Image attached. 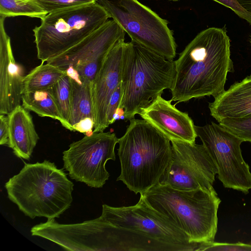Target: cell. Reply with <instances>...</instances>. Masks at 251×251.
Listing matches in <instances>:
<instances>
[{
	"mask_svg": "<svg viewBox=\"0 0 251 251\" xmlns=\"http://www.w3.org/2000/svg\"></svg>",
	"mask_w": 251,
	"mask_h": 251,
	"instance_id": "obj_31",
	"label": "cell"
},
{
	"mask_svg": "<svg viewBox=\"0 0 251 251\" xmlns=\"http://www.w3.org/2000/svg\"><path fill=\"white\" fill-rule=\"evenodd\" d=\"M119 138L122 181L135 194H145L159 183L171 159L170 141L144 120L130 121Z\"/></svg>",
	"mask_w": 251,
	"mask_h": 251,
	"instance_id": "obj_2",
	"label": "cell"
},
{
	"mask_svg": "<svg viewBox=\"0 0 251 251\" xmlns=\"http://www.w3.org/2000/svg\"><path fill=\"white\" fill-rule=\"evenodd\" d=\"M110 18L96 2L49 13L33 29L37 57L42 63L73 47Z\"/></svg>",
	"mask_w": 251,
	"mask_h": 251,
	"instance_id": "obj_6",
	"label": "cell"
},
{
	"mask_svg": "<svg viewBox=\"0 0 251 251\" xmlns=\"http://www.w3.org/2000/svg\"><path fill=\"white\" fill-rule=\"evenodd\" d=\"M198 251H251V245L210 242L201 243Z\"/></svg>",
	"mask_w": 251,
	"mask_h": 251,
	"instance_id": "obj_25",
	"label": "cell"
},
{
	"mask_svg": "<svg viewBox=\"0 0 251 251\" xmlns=\"http://www.w3.org/2000/svg\"><path fill=\"white\" fill-rule=\"evenodd\" d=\"M218 123L243 142H251V116L240 119H225Z\"/></svg>",
	"mask_w": 251,
	"mask_h": 251,
	"instance_id": "obj_23",
	"label": "cell"
},
{
	"mask_svg": "<svg viewBox=\"0 0 251 251\" xmlns=\"http://www.w3.org/2000/svg\"><path fill=\"white\" fill-rule=\"evenodd\" d=\"M48 13L33 0H0V16H26L42 19Z\"/></svg>",
	"mask_w": 251,
	"mask_h": 251,
	"instance_id": "obj_21",
	"label": "cell"
},
{
	"mask_svg": "<svg viewBox=\"0 0 251 251\" xmlns=\"http://www.w3.org/2000/svg\"><path fill=\"white\" fill-rule=\"evenodd\" d=\"M208 107L218 122L251 116V74L220 93Z\"/></svg>",
	"mask_w": 251,
	"mask_h": 251,
	"instance_id": "obj_16",
	"label": "cell"
},
{
	"mask_svg": "<svg viewBox=\"0 0 251 251\" xmlns=\"http://www.w3.org/2000/svg\"><path fill=\"white\" fill-rule=\"evenodd\" d=\"M133 41L173 60L176 44L168 22L137 0H98Z\"/></svg>",
	"mask_w": 251,
	"mask_h": 251,
	"instance_id": "obj_7",
	"label": "cell"
},
{
	"mask_svg": "<svg viewBox=\"0 0 251 251\" xmlns=\"http://www.w3.org/2000/svg\"><path fill=\"white\" fill-rule=\"evenodd\" d=\"M118 141L116 134L110 132L86 135L63 152V168L72 179L92 188H102L110 176L106 163L115 160V148Z\"/></svg>",
	"mask_w": 251,
	"mask_h": 251,
	"instance_id": "obj_8",
	"label": "cell"
},
{
	"mask_svg": "<svg viewBox=\"0 0 251 251\" xmlns=\"http://www.w3.org/2000/svg\"><path fill=\"white\" fill-rule=\"evenodd\" d=\"M100 216L115 226L143 234L173 246L179 251H198L201 244L190 242L188 236L150 206L142 195L134 205L113 207L103 204Z\"/></svg>",
	"mask_w": 251,
	"mask_h": 251,
	"instance_id": "obj_9",
	"label": "cell"
},
{
	"mask_svg": "<svg viewBox=\"0 0 251 251\" xmlns=\"http://www.w3.org/2000/svg\"><path fill=\"white\" fill-rule=\"evenodd\" d=\"M241 6L251 14V0H236Z\"/></svg>",
	"mask_w": 251,
	"mask_h": 251,
	"instance_id": "obj_29",
	"label": "cell"
},
{
	"mask_svg": "<svg viewBox=\"0 0 251 251\" xmlns=\"http://www.w3.org/2000/svg\"><path fill=\"white\" fill-rule=\"evenodd\" d=\"M71 85V98L69 125L70 130L80 121L91 118L95 121L92 98L93 82L80 76L77 71L70 67L66 70Z\"/></svg>",
	"mask_w": 251,
	"mask_h": 251,
	"instance_id": "obj_18",
	"label": "cell"
},
{
	"mask_svg": "<svg viewBox=\"0 0 251 251\" xmlns=\"http://www.w3.org/2000/svg\"><path fill=\"white\" fill-rule=\"evenodd\" d=\"M22 100V105L28 111H33L40 117L57 120L63 125V119L51 88L24 93Z\"/></svg>",
	"mask_w": 251,
	"mask_h": 251,
	"instance_id": "obj_19",
	"label": "cell"
},
{
	"mask_svg": "<svg viewBox=\"0 0 251 251\" xmlns=\"http://www.w3.org/2000/svg\"><path fill=\"white\" fill-rule=\"evenodd\" d=\"M5 19L0 16V114L8 115L21 105L25 75L24 67L14 59Z\"/></svg>",
	"mask_w": 251,
	"mask_h": 251,
	"instance_id": "obj_15",
	"label": "cell"
},
{
	"mask_svg": "<svg viewBox=\"0 0 251 251\" xmlns=\"http://www.w3.org/2000/svg\"><path fill=\"white\" fill-rule=\"evenodd\" d=\"M142 195L150 206L186 234L190 242L214 241L221 201L214 189L184 191L158 183Z\"/></svg>",
	"mask_w": 251,
	"mask_h": 251,
	"instance_id": "obj_4",
	"label": "cell"
},
{
	"mask_svg": "<svg viewBox=\"0 0 251 251\" xmlns=\"http://www.w3.org/2000/svg\"><path fill=\"white\" fill-rule=\"evenodd\" d=\"M126 42L118 41L109 51L93 82L95 123L93 132L103 131L109 125L107 109L110 98L121 82L122 66Z\"/></svg>",
	"mask_w": 251,
	"mask_h": 251,
	"instance_id": "obj_13",
	"label": "cell"
},
{
	"mask_svg": "<svg viewBox=\"0 0 251 251\" xmlns=\"http://www.w3.org/2000/svg\"><path fill=\"white\" fill-rule=\"evenodd\" d=\"M48 13L61 9L96 2V0H33Z\"/></svg>",
	"mask_w": 251,
	"mask_h": 251,
	"instance_id": "obj_24",
	"label": "cell"
},
{
	"mask_svg": "<svg viewBox=\"0 0 251 251\" xmlns=\"http://www.w3.org/2000/svg\"><path fill=\"white\" fill-rule=\"evenodd\" d=\"M74 184L54 162L25 163L5 184L9 199L31 219L59 218L71 205Z\"/></svg>",
	"mask_w": 251,
	"mask_h": 251,
	"instance_id": "obj_3",
	"label": "cell"
},
{
	"mask_svg": "<svg viewBox=\"0 0 251 251\" xmlns=\"http://www.w3.org/2000/svg\"><path fill=\"white\" fill-rule=\"evenodd\" d=\"M122 97L121 82L112 94L107 109V121L109 126L112 124L114 116L120 108Z\"/></svg>",
	"mask_w": 251,
	"mask_h": 251,
	"instance_id": "obj_26",
	"label": "cell"
},
{
	"mask_svg": "<svg viewBox=\"0 0 251 251\" xmlns=\"http://www.w3.org/2000/svg\"><path fill=\"white\" fill-rule=\"evenodd\" d=\"M169 163L159 183L188 191L213 187L217 167L203 144L172 141Z\"/></svg>",
	"mask_w": 251,
	"mask_h": 251,
	"instance_id": "obj_11",
	"label": "cell"
},
{
	"mask_svg": "<svg viewBox=\"0 0 251 251\" xmlns=\"http://www.w3.org/2000/svg\"><path fill=\"white\" fill-rule=\"evenodd\" d=\"M7 115H0V144L8 145L9 143V118Z\"/></svg>",
	"mask_w": 251,
	"mask_h": 251,
	"instance_id": "obj_28",
	"label": "cell"
},
{
	"mask_svg": "<svg viewBox=\"0 0 251 251\" xmlns=\"http://www.w3.org/2000/svg\"><path fill=\"white\" fill-rule=\"evenodd\" d=\"M176 75L175 61L133 41L126 42L122 66L120 108L125 121L149 105L164 90H171Z\"/></svg>",
	"mask_w": 251,
	"mask_h": 251,
	"instance_id": "obj_5",
	"label": "cell"
},
{
	"mask_svg": "<svg viewBox=\"0 0 251 251\" xmlns=\"http://www.w3.org/2000/svg\"><path fill=\"white\" fill-rule=\"evenodd\" d=\"M172 102L159 96L139 115L171 142L195 143L197 135L192 119Z\"/></svg>",
	"mask_w": 251,
	"mask_h": 251,
	"instance_id": "obj_14",
	"label": "cell"
},
{
	"mask_svg": "<svg viewBox=\"0 0 251 251\" xmlns=\"http://www.w3.org/2000/svg\"><path fill=\"white\" fill-rule=\"evenodd\" d=\"M176 75L171 100L178 102L223 92L228 72H233L230 40L223 28L200 32L175 61Z\"/></svg>",
	"mask_w": 251,
	"mask_h": 251,
	"instance_id": "obj_1",
	"label": "cell"
},
{
	"mask_svg": "<svg viewBox=\"0 0 251 251\" xmlns=\"http://www.w3.org/2000/svg\"><path fill=\"white\" fill-rule=\"evenodd\" d=\"M195 128L215 163L224 186L248 194L251 189V173L242 155L240 145L243 141L214 122L195 126Z\"/></svg>",
	"mask_w": 251,
	"mask_h": 251,
	"instance_id": "obj_10",
	"label": "cell"
},
{
	"mask_svg": "<svg viewBox=\"0 0 251 251\" xmlns=\"http://www.w3.org/2000/svg\"><path fill=\"white\" fill-rule=\"evenodd\" d=\"M8 116V146L17 157L29 160L39 139L32 117L28 110L22 105L17 107Z\"/></svg>",
	"mask_w": 251,
	"mask_h": 251,
	"instance_id": "obj_17",
	"label": "cell"
},
{
	"mask_svg": "<svg viewBox=\"0 0 251 251\" xmlns=\"http://www.w3.org/2000/svg\"><path fill=\"white\" fill-rule=\"evenodd\" d=\"M37 66L24 79L23 94L51 88L67 75L66 71L49 63Z\"/></svg>",
	"mask_w": 251,
	"mask_h": 251,
	"instance_id": "obj_20",
	"label": "cell"
},
{
	"mask_svg": "<svg viewBox=\"0 0 251 251\" xmlns=\"http://www.w3.org/2000/svg\"><path fill=\"white\" fill-rule=\"evenodd\" d=\"M51 90L63 119L62 126L69 130V119L71 98L69 76L67 75H65L51 88Z\"/></svg>",
	"mask_w": 251,
	"mask_h": 251,
	"instance_id": "obj_22",
	"label": "cell"
},
{
	"mask_svg": "<svg viewBox=\"0 0 251 251\" xmlns=\"http://www.w3.org/2000/svg\"><path fill=\"white\" fill-rule=\"evenodd\" d=\"M173 0V1H177V0Z\"/></svg>",
	"mask_w": 251,
	"mask_h": 251,
	"instance_id": "obj_30",
	"label": "cell"
},
{
	"mask_svg": "<svg viewBox=\"0 0 251 251\" xmlns=\"http://www.w3.org/2000/svg\"><path fill=\"white\" fill-rule=\"evenodd\" d=\"M231 9L239 17L251 25V14L247 12L236 0H213Z\"/></svg>",
	"mask_w": 251,
	"mask_h": 251,
	"instance_id": "obj_27",
	"label": "cell"
},
{
	"mask_svg": "<svg viewBox=\"0 0 251 251\" xmlns=\"http://www.w3.org/2000/svg\"><path fill=\"white\" fill-rule=\"evenodd\" d=\"M126 32L113 19L67 50L47 61L65 71L70 67L93 82L110 49L125 39Z\"/></svg>",
	"mask_w": 251,
	"mask_h": 251,
	"instance_id": "obj_12",
	"label": "cell"
}]
</instances>
